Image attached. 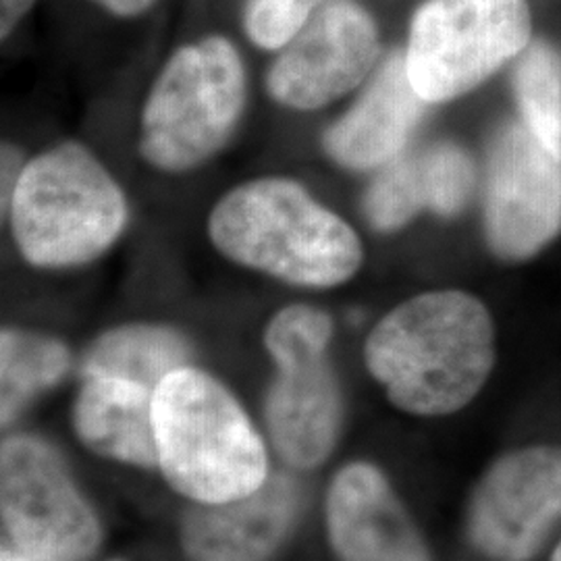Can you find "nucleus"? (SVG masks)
<instances>
[{
  "mask_svg": "<svg viewBox=\"0 0 561 561\" xmlns=\"http://www.w3.org/2000/svg\"><path fill=\"white\" fill-rule=\"evenodd\" d=\"M364 362L401 412L451 416L479 398L495 368V322L466 291L419 294L375 324L364 343Z\"/></svg>",
  "mask_w": 561,
  "mask_h": 561,
  "instance_id": "obj_1",
  "label": "nucleus"
},
{
  "mask_svg": "<svg viewBox=\"0 0 561 561\" xmlns=\"http://www.w3.org/2000/svg\"><path fill=\"white\" fill-rule=\"evenodd\" d=\"M208 236L225 259L300 287H337L364 261L352 225L285 178L227 192L210 213Z\"/></svg>",
  "mask_w": 561,
  "mask_h": 561,
  "instance_id": "obj_2",
  "label": "nucleus"
},
{
  "mask_svg": "<svg viewBox=\"0 0 561 561\" xmlns=\"http://www.w3.org/2000/svg\"><path fill=\"white\" fill-rule=\"evenodd\" d=\"M154 437L167 482L196 503H225L259 491L268 458L240 401L190 364L154 391Z\"/></svg>",
  "mask_w": 561,
  "mask_h": 561,
  "instance_id": "obj_3",
  "label": "nucleus"
},
{
  "mask_svg": "<svg viewBox=\"0 0 561 561\" xmlns=\"http://www.w3.org/2000/svg\"><path fill=\"white\" fill-rule=\"evenodd\" d=\"M21 256L41 268L96 261L127 227L117 181L81 144L65 141L25 162L9 204Z\"/></svg>",
  "mask_w": 561,
  "mask_h": 561,
  "instance_id": "obj_4",
  "label": "nucleus"
},
{
  "mask_svg": "<svg viewBox=\"0 0 561 561\" xmlns=\"http://www.w3.org/2000/svg\"><path fill=\"white\" fill-rule=\"evenodd\" d=\"M245 106V69L221 36L181 46L144 102L140 154L164 173H185L217 157Z\"/></svg>",
  "mask_w": 561,
  "mask_h": 561,
  "instance_id": "obj_5",
  "label": "nucleus"
},
{
  "mask_svg": "<svg viewBox=\"0 0 561 561\" xmlns=\"http://www.w3.org/2000/svg\"><path fill=\"white\" fill-rule=\"evenodd\" d=\"M530 42L528 0H426L403 53L414 90L439 104L479 88Z\"/></svg>",
  "mask_w": 561,
  "mask_h": 561,
  "instance_id": "obj_6",
  "label": "nucleus"
},
{
  "mask_svg": "<svg viewBox=\"0 0 561 561\" xmlns=\"http://www.w3.org/2000/svg\"><path fill=\"white\" fill-rule=\"evenodd\" d=\"M331 317L308 304L279 310L264 331L275 364L266 398V424L280 458L294 468H317L333 451L341 424V393L329 366Z\"/></svg>",
  "mask_w": 561,
  "mask_h": 561,
  "instance_id": "obj_7",
  "label": "nucleus"
},
{
  "mask_svg": "<svg viewBox=\"0 0 561 561\" xmlns=\"http://www.w3.org/2000/svg\"><path fill=\"white\" fill-rule=\"evenodd\" d=\"M0 507L7 535L30 561H88L101 545L96 514L59 454L36 437L2 443Z\"/></svg>",
  "mask_w": 561,
  "mask_h": 561,
  "instance_id": "obj_8",
  "label": "nucleus"
},
{
  "mask_svg": "<svg viewBox=\"0 0 561 561\" xmlns=\"http://www.w3.org/2000/svg\"><path fill=\"white\" fill-rule=\"evenodd\" d=\"M561 526V443L505 449L474 484L466 535L486 561H535Z\"/></svg>",
  "mask_w": 561,
  "mask_h": 561,
  "instance_id": "obj_9",
  "label": "nucleus"
},
{
  "mask_svg": "<svg viewBox=\"0 0 561 561\" xmlns=\"http://www.w3.org/2000/svg\"><path fill=\"white\" fill-rule=\"evenodd\" d=\"M484 233L503 261H528L561 233V161L524 123H503L489 146Z\"/></svg>",
  "mask_w": 561,
  "mask_h": 561,
  "instance_id": "obj_10",
  "label": "nucleus"
},
{
  "mask_svg": "<svg viewBox=\"0 0 561 561\" xmlns=\"http://www.w3.org/2000/svg\"><path fill=\"white\" fill-rule=\"evenodd\" d=\"M381 53L373 15L352 0L321 7L283 46L266 88L275 101L296 111H319L356 90Z\"/></svg>",
  "mask_w": 561,
  "mask_h": 561,
  "instance_id": "obj_11",
  "label": "nucleus"
},
{
  "mask_svg": "<svg viewBox=\"0 0 561 561\" xmlns=\"http://www.w3.org/2000/svg\"><path fill=\"white\" fill-rule=\"evenodd\" d=\"M327 530L340 561H433L396 486L368 461L343 466L331 482Z\"/></svg>",
  "mask_w": 561,
  "mask_h": 561,
  "instance_id": "obj_12",
  "label": "nucleus"
},
{
  "mask_svg": "<svg viewBox=\"0 0 561 561\" xmlns=\"http://www.w3.org/2000/svg\"><path fill=\"white\" fill-rule=\"evenodd\" d=\"M300 510L296 482L271 474L259 491L225 503H198L181 528L190 561H268Z\"/></svg>",
  "mask_w": 561,
  "mask_h": 561,
  "instance_id": "obj_13",
  "label": "nucleus"
},
{
  "mask_svg": "<svg viewBox=\"0 0 561 561\" xmlns=\"http://www.w3.org/2000/svg\"><path fill=\"white\" fill-rule=\"evenodd\" d=\"M426 106L408 76L405 53L396 50L382 60L360 99L327 131L324 150L347 169L385 167L403 154Z\"/></svg>",
  "mask_w": 561,
  "mask_h": 561,
  "instance_id": "obj_14",
  "label": "nucleus"
},
{
  "mask_svg": "<svg viewBox=\"0 0 561 561\" xmlns=\"http://www.w3.org/2000/svg\"><path fill=\"white\" fill-rule=\"evenodd\" d=\"M152 410L154 391L140 382L88 375L73 405V426L102 458L152 468L159 466Z\"/></svg>",
  "mask_w": 561,
  "mask_h": 561,
  "instance_id": "obj_15",
  "label": "nucleus"
},
{
  "mask_svg": "<svg viewBox=\"0 0 561 561\" xmlns=\"http://www.w3.org/2000/svg\"><path fill=\"white\" fill-rule=\"evenodd\" d=\"M187 362L190 345L178 331L159 324H127L94 341L81 373L119 377L157 391L167 375Z\"/></svg>",
  "mask_w": 561,
  "mask_h": 561,
  "instance_id": "obj_16",
  "label": "nucleus"
},
{
  "mask_svg": "<svg viewBox=\"0 0 561 561\" xmlns=\"http://www.w3.org/2000/svg\"><path fill=\"white\" fill-rule=\"evenodd\" d=\"M71 354L62 341L4 329L0 337V414L2 424L15 421L21 410L55 387L67 375Z\"/></svg>",
  "mask_w": 561,
  "mask_h": 561,
  "instance_id": "obj_17",
  "label": "nucleus"
},
{
  "mask_svg": "<svg viewBox=\"0 0 561 561\" xmlns=\"http://www.w3.org/2000/svg\"><path fill=\"white\" fill-rule=\"evenodd\" d=\"M514 99L524 127L561 161V57L545 41H533L512 71Z\"/></svg>",
  "mask_w": 561,
  "mask_h": 561,
  "instance_id": "obj_18",
  "label": "nucleus"
},
{
  "mask_svg": "<svg viewBox=\"0 0 561 561\" xmlns=\"http://www.w3.org/2000/svg\"><path fill=\"white\" fill-rule=\"evenodd\" d=\"M426 210L456 217L472 198L477 169L468 152L451 141H439L416 152Z\"/></svg>",
  "mask_w": 561,
  "mask_h": 561,
  "instance_id": "obj_19",
  "label": "nucleus"
},
{
  "mask_svg": "<svg viewBox=\"0 0 561 561\" xmlns=\"http://www.w3.org/2000/svg\"><path fill=\"white\" fill-rule=\"evenodd\" d=\"M426 210L416 152L387 162L364 196V215L379 231H396Z\"/></svg>",
  "mask_w": 561,
  "mask_h": 561,
  "instance_id": "obj_20",
  "label": "nucleus"
},
{
  "mask_svg": "<svg viewBox=\"0 0 561 561\" xmlns=\"http://www.w3.org/2000/svg\"><path fill=\"white\" fill-rule=\"evenodd\" d=\"M324 0H248L243 27L250 41L266 50H279L298 36Z\"/></svg>",
  "mask_w": 561,
  "mask_h": 561,
  "instance_id": "obj_21",
  "label": "nucleus"
},
{
  "mask_svg": "<svg viewBox=\"0 0 561 561\" xmlns=\"http://www.w3.org/2000/svg\"><path fill=\"white\" fill-rule=\"evenodd\" d=\"M25 164H21L20 152L13 146H2V208L4 213L9 210V204L13 198L15 185L21 178Z\"/></svg>",
  "mask_w": 561,
  "mask_h": 561,
  "instance_id": "obj_22",
  "label": "nucleus"
},
{
  "mask_svg": "<svg viewBox=\"0 0 561 561\" xmlns=\"http://www.w3.org/2000/svg\"><path fill=\"white\" fill-rule=\"evenodd\" d=\"M34 0H0V34L7 38L30 13Z\"/></svg>",
  "mask_w": 561,
  "mask_h": 561,
  "instance_id": "obj_23",
  "label": "nucleus"
},
{
  "mask_svg": "<svg viewBox=\"0 0 561 561\" xmlns=\"http://www.w3.org/2000/svg\"><path fill=\"white\" fill-rule=\"evenodd\" d=\"M94 2H99L102 9L111 11L113 15L136 18V15H141L146 9H150V4L154 0H94Z\"/></svg>",
  "mask_w": 561,
  "mask_h": 561,
  "instance_id": "obj_24",
  "label": "nucleus"
},
{
  "mask_svg": "<svg viewBox=\"0 0 561 561\" xmlns=\"http://www.w3.org/2000/svg\"><path fill=\"white\" fill-rule=\"evenodd\" d=\"M549 561H561V533L558 535V541L551 547V553H549Z\"/></svg>",
  "mask_w": 561,
  "mask_h": 561,
  "instance_id": "obj_25",
  "label": "nucleus"
},
{
  "mask_svg": "<svg viewBox=\"0 0 561 561\" xmlns=\"http://www.w3.org/2000/svg\"><path fill=\"white\" fill-rule=\"evenodd\" d=\"M2 561H30L27 558H23V556H15V553H9V551H4L2 553Z\"/></svg>",
  "mask_w": 561,
  "mask_h": 561,
  "instance_id": "obj_26",
  "label": "nucleus"
},
{
  "mask_svg": "<svg viewBox=\"0 0 561 561\" xmlns=\"http://www.w3.org/2000/svg\"><path fill=\"white\" fill-rule=\"evenodd\" d=\"M115 561H119V560H115Z\"/></svg>",
  "mask_w": 561,
  "mask_h": 561,
  "instance_id": "obj_27",
  "label": "nucleus"
}]
</instances>
